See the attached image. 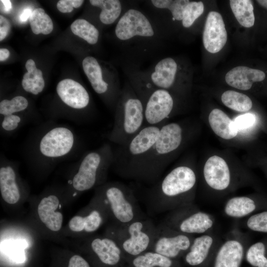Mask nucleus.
I'll return each instance as SVG.
<instances>
[{"label": "nucleus", "instance_id": "f257e3e1", "mask_svg": "<svg viewBox=\"0 0 267 267\" xmlns=\"http://www.w3.org/2000/svg\"><path fill=\"white\" fill-rule=\"evenodd\" d=\"M185 136L182 125L176 122L166 123L152 147L123 178L146 183H155L182 147Z\"/></svg>", "mask_w": 267, "mask_h": 267}, {"label": "nucleus", "instance_id": "f03ea898", "mask_svg": "<svg viewBox=\"0 0 267 267\" xmlns=\"http://www.w3.org/2000/svg\"><path fill=\"white\" fill-rule=\"evenodd\" d=\"M197 182V174L192 167L177 166L147 192L146 202L149 209L160 213L193 204Z\"/></svg>", "mask_w": 267, "mask_h": 267}, {"label": "nucleus", "instance_id": "7ed1b4c3", "mask_svg": "<svg viewBox=\"0 0 267 267\" xmlns=\"http://www.w3.org/2000/svg\"><path fill=\"white\" fill-rule=\"evenodd\" d=\"M79 138L68 126L53 122L38 130L28 145L29 162L50 165L70 156L78 148Z\"/></svg>", "mask_w": 267, "mask_h": 267}, {"label": "nucleus", "instance_id": "20e7f679", "mask_svg": "<svg viewBox=\"0 0 267 267\" xmlns=\"http://www.w3.org/2000/svg\"><path fill=\"white\" fill-rule=\"evenodd\" d=\"M115 109L113 126L107 137L123 146L144 127V106L134 88L127 86L121 90Z\"/></svg>", "mask_w": 267, "mask_h": 267}, {"label": "nucleus", "instance_id": "39448f33", "mask_svg": "<svg viewBox=\"0 0 267 267\" xmlns=\"http://www.w3.org/2000/svg\"><path fill=\"white\" fill-rule=\"evenodd\" d=\"M114 150L109 143L85 153L78 161L70 184L73 189L84 192L102 184L112 166Z\"/></svg>", "mask_w": 267, "mask_h": 267}, {"label": "nucleus", "instance_id": "423d86ee", "mask_svg": "<svg viewBox=\"0 0 267 267\" xmlns=\"http://www.w3.org/2000/svg\"><path fill=\"white\" fill-rule=\"evenodd\" d=\"M157 225L145 217L126 224H114L109 231L122 251L126 262L144 252L150 251Z\"/></svg>", "mask_w": 267, "mask_h": 267}, {"label": "nucleus", "instance_id": "0eeeda50", "mask_svg": "<svg viewBox=\"0 0 267 267\" xmlns=\"http://www.w3.org/2000/svg\"><path fill=\"white\" fill-rule=\"evenodd\" d=\"M98 194L115 224H126L145 218L134 191L125 184H105L99 189Z\"/></svg>", "mask_w": 267, "mask_h": 267}, {"label": "nucleus", "instance_id": "6e6552de", "mask_svg": "<svg viewBox=\"0 0 267 267\" xmlns=\"http://www.w3.org/2000/svg\"><path fill=\"white\" fill-rule=\"evenodd\" d=\"M165 123L144 126L127 144L119 146L114 151L112 166L117 174L123 178L128 170L152 147Z\"/></svg>", "mask_w": 267, "mask_h": 267}, {"label": "nucleus", "instance_id": "1a4fd4ad", "mask_svg": "<svg viewBox=\"0 0 267 267\" xmlns=\"http://www.w3.org/2000/svg\"><path fill=\"white\" fill-rule=\"evenodd\" d=\"M162 222L183 233L203 234L213 231L215 219L193 203L169 212Z\"/></svg>", "mask_w": 267, "mask_h": 267}, {"label": "nucleus", "instance_id": "9d476101", "mask_svg": "<svg viewBox=\"0 0 267 267\" xmlns=\"http://www.w3.org/2000/svg\"><path fill=\"white\" fill-rule=\"evenodd\" d=\"M202 176L209 189L218 194H224L245 184L248 177L242 172L231 170L221 157L214 155L204 165Z\"/></svg>", "mask_w": 267, "mask_h": 267}, {"label": "nucleus", "instance_id": "9b49d317", "mask_svg": "<svg viewBox=\"0 0 267 267\" xmlns=\"http://www.w3.org/2000/svg\"><path fill=\"white\" fill-rule=\"evenodd\" d=\"M134 90L143 104L144 126L166 123L175 106V100L171 92L144 85L136 87Z\"/></svg>", "mask_w": 267, "mask_h": 267}, {"label": "nucleus", "instance_id": "f8f14e48", "mask_svg": "<svg viewBox=\"0 0 267 267\" xmlns=\"http://www.w3.org/2000/svg\"><path fill=\"white\" fill-rule=\"evenodd\" d=\"M194 238L193 235L180 232L162 222L157 225L150 251L179 261L188 250Z\"/></svg>", "mask_w": 267, "mask_h": 267}, {"label": "nucleus", "instance_id": "ddd939ff", "mask_svg": "<svg viewBox=\"0 0 267 267\" xmlns=\"http://www.w3.org/2000/svg\"><path fill=\"white\" fill-rule=\"evenodd\" d=\"M249 246L248 235L232 229L220 245L212 267H241Z\"/></svg>", "mask_w": 267, "mask_h": 267}, {"label": "nucleus", "instance_id": "4468645a", "mask_svg": "<svg viewBox=\"0 0 267 267\" xmlns=\"http://www.w3.org/2000/svg\"><path fill=\"white\" fill-rule=\"evenodd\" d=\"M222 242L213 231L195 237L182 257L184 262L190 267H212Z\"/></svg>", "mask_w": 267, "mask_h": 267}, {"label": "nucleus", "instance_id": "2eb2a0df", "mask_svg": "<svg viewBox=\"0 0 267 267\" xmlns=\"http://www.w3.org/2000/svg\"><path fill=\"white\" fill-rule=\"evenodd\" d=\"M115 33L119 40L127 41L136 37H152L155 32L150 21L142 12L131 8L119 19Z\"/></svg>", "mask_w": 267, "mask_h": 267}, {"label": "nucleus", "instance_id": "dca6fc26", "mask_svg": "<svg viewBox=\"0 0 267 267\" xmlns=\"http://www.w3.org/2000/svg\"><path fill=\"white\" fill-rule=\"evenodd\" d=\"M29 106L27 99L17 95L10 99H4L0 102V129L1 133L10 134L19 129L27 121L22 113Z\"/></svg>", "mask_w": 267, "mask_h": 267}, {"label": "nucleus", "instance_id": "f3484780", "mask_svg": "<svg viewBox=\"0 0 267 267\" xmlns=\"http://www.w3.org/2000/svg\"><path fill=\"white\" fill-rule=\"evenodd\" d=\"M265 210H267V197L258 195L232 197L227 200L223 208L224 214L233 219H245Z\"/></svg>", "mask_w": 267, "mask_h": 267}, {"label": "nucleus", "instance_id": "a211bd4d", "mask_svg": "<svg viewBox=\"0 0 267 267\" xmlns=\"http://www.w3.org/2000/svg\"><path fill=\"white\" fill-rule=\"evenodd\" d=\"M227 34L222 17L215 11H210L207 17L203 34L205 48L211 53L219 52L225 45Z\"/></svg>", "mask_w": 267, "mask_h": 267}, {"label": "nucleus", "instance_id": "6ab92c4d", "mask_svg": "<svg viewBox=\"0 0 267 267\" xmlns=\"http://www.w3.org/2000/svg\"><path fill=\"white\" fill-rule=\"evenodd\" d=\"M0 192L2 199L7 203H17L21 195V188L18 179L14 161L1 154L0 158Z\"/></svg>", "mask_w": 267, "mask_h": 267}, {"label": "nucleus", "instance_id": "aec40b11", "mask_svg": "<svg viewBox=\"0 0 267 267\" xmlns=\"http://www.w3.org/2000/svg\"><path fill=\"white\" fill-rule=\"evenodd\" d=\"M92 252L103 265L109 267H125V256L117 243L109 237L93 239L90 242Z\"/></svg>", "mask_w": 267, "mask_h": 267}, {"label": "nucleus", "instance_id": "412c9836", "mask_svg": "<svg viewBox=\"0 0 267 267\" xmlns=\"http://www.w3.org/2000/svg\"><path fill=\"white\" fill-rule=\"evenodd\" d=\"M56 93L61 101L72 109L82 110L89 105L88 92L81 84L73 80L65 79L60 81L56 87Z\"/></svg>", "mask_w": 267, "mask_h": 267}, {"label": "nucleus", "instance_id": "4be33fe9", "mask_svg": "<svg viewBox=\"0 0 267 267\" xmlns=\"http://www.w3.org/2000/svg\"><path fill=\"white\" fill-rule=\"evenodd\" d=\"M82 65L93 89L97 94L108 98L115 109L120 95L113 91L109 84L103 79L101 67L96 59L87 56L83 60Z\"/></svg>", "mask_w": 267, "mask_h": 267}, {"label": "nucleus", "instance_id": "5701e85b", "mask_svg": "<svg viewBox=\"0 0 267 267\" xmlns=\"http://www.w3.org/2000/svg\"><path fill=\"white\" fill-rule=\"evenodd\" d=\"M177 72L176 61L172 57L164 58L156 64L149 80L143 85L170 91L174 86Z\"/></svg>", "mask_w": 267, "mask_h": 267}, {"label": "nucleus", "instance_id": "b1692460", "mask_svg": "<svg viewBox=\"0 0 267 267\" xmlns=\"http://www.w3.org/2000/svg\"><path fill=\"white\" fill-rule=\"evenodd\" d=\"M266 74L263 71L245 66H236L225 75V80L230 86L242 90L250 89L254 83L263 81Z\"/></svg>", "mask_w": 267, "mask_h": 267}, {"label": "nucleus", "instance_id": "393cba45", "mask_svg": "<svg viewBox=\"0 0 267 267\" xmlns=\"http://www.w3.org/2000/svg\"><path fill=\"white\" fill-rule=\"evenodd\" d=\"M60 201L58 197L50 194L42 199L38 206V214L41 222L49 229L59 231L62 225L63 215L56 211Z\"/></svg>", "mask_w": 267, "mask_h": 267}, {"label": "nucleus", "instance_id": "a878e982", "mask_svg": "<svg viewBox=\"0 0 267 267\" xmlns=\"http://www.w3.org/2000/svg\"><path fill=\"white\" fill-rule=\"evenodd\" d=\"M208 121L214 133L222 139H231L238 133L234 121L221 109H213L209 114Z\"/></svg>", "mask_w": 267, "mask_h": 267}, {"label": "nucleus", "instance_id": "bb28decb", "mask_svg": "<svg viewBox=\"0 0 267 267\" xmlns=\"http://www.w3.org/2000/svg\"><path fill=\"white\" fill-rule=\"evenodd\" d=\"M130 267H182L180 261L148 251L127 262Z\"/></svg>", "mask_w": 267, "mask_h": 267}, {"label": "nucleus", "instance_id": "cd10ccee", "mask_svg": "<svg viewBox=\"0 0 267 267\" xmlns=\"http://www.w3.org/2000/svg\"><path fill=\"white\" fill-rule=\"evenodd\" d=\"M229 4L235 17L241 26L250 28L254 25L255 16L252 0H230Z\"/></svg>", "mask_w": 267, "mask_h": 267}, {"label": "nucleus", "instance_id": "c85d7f7f", "mask_svg": "<svg viewBox=\"0 0 267 267\" xmlns=\"http://www.w3.org/2000/svg\"><path fill=\"white\" fill-rule=\"evenodd\" d=\"M90 3L99 7L100 21L106 25L114 23L120 16L122 10L121 2L118 0H90Z\"/></svg>", "mask_w": 267, "mask_h": 267}, {"label": "nucleus", "instance_id": "c756f323", "mask_svg": "<svg viewBox=\"0 0 267 267\" xmlns=\"http://www.w3.org/2000/svg\"><path fill=\"white\" fill-rule=\"evenodd\" d=\"M244 259L251 267H267V237L249 245Z\"/></svg>", "mask_w": 267, "mask_h": 267}, {"label": "nucleus", "instance_id": "7c9ffc66", "mask_svg": "<svg viewBox=\"0 0 267 267\" xmlns=\"http://www.w3.org/2000/svg\"><path fill=\"white\" fill-rule=\"evenodd\" d=\"M223 104L230 109L239 112H246L252 107L253 103L247 95L233 90L224 91L221 96Z\"/></svg>", "mask_w": 267, "mask_h": 267}, {"label": "nucleus", "instance_id": "2f4dec72", "mask_svg": "<svg viewBox=\"0 0 267 267\" xmlns=\"http://www.w3.org/2000/svg\"><path fill=\"white\" fill-rule=\"evenodd\" d=\"M31 30L36 35L42 33L44 35L50 34L53 28V22L44 9L41 8L32 11L29 18Z\"/></svg>", "mask_w": 267, "mask_h": 267}, {"label": "nucleus", "instance_id": "473e14b6", "mask_svg": "<svg viewBox=\"0 0 267 267\" xmlns=\"http://www.w3.org/2000/svg\"><path fill=\"white\" fill-rule=\"evenodd\" d=\"M72 33L85 40L90 44L97 43L99 31L96 27L84 19H78L70 26Z\"/></svg>", "mask_w": 267, "mask_h": 267}, {"label": "nucleus", "instance_id": "72a5a7b5", "mask_svg": "<svg viewBox=\"0 0 267 267\" xmlns=\"http://www.w3.org/2000/svg\"><path fill=\"white\" fill-rule=\"evenodd\" d=\"M22 87L25 91L37 95L41 92L45 83L41 70L37 68L31 72L25 73L22 80Z\"/></svg>", "mask_w": 267, "mask_h": 267}, {"label": "nucleus", "instance_id": "f704fd0d", "mask_svg": "<svg viewBox=\"0 0 267 267\" xmlns=\"http://www.w3.org/2000/svg\"><path fill=\"white\" fill-rule=\"evenodd\" d=\"M189 1V0H151L154 7L169 10L172 15L173 19L177 21H182L184 10Z\"/></svg>", "mask_w": 267, "mask_h": 267}, {"label": "nucleus", "instance_id": "c9c22d12", "mask_svg": "<svg viewBox=\"0 0 267 267\" xmlns=\"http://www.w3.org/2000/svg\"><path fill=\"white\" fill-rule=\"evenodd\" d=\"M242 224L249 230L267 233V210L258 212L245 218Z\"/></svg>", "mask_w": 267, "mask_h": 267}, {"label": "nucleus", "instance_id": "e433bc0d", "mask_svg": "<svg viewBox=\"0 0 267 267\" xmlns=\"http://www.w3.org/2000/svg\"><path fill=\"white\" fill-rule=\"evenodd\" d=\"M204 5L201 1H190L183 12L182 24L185 28L191 27L203 13Z\"/></svg>", "mask_w": 267, "mask_h": 267}, {"label": "nucleus", "instance_id": "4c0bfd02", "mask_svg": "<svg viewBox=\"0 0 267 267\" xmlns=\"http://www.w3.org/2000/svg\"><path fill=\"white\" fill-rule=\"evenodd\" d=\"M102 213L99 210L94 209L84 217L85 231L88 233L93 232L99 228L103 220Z\"/></svg>", "mask_w": 267, "mask_h": 267}, {"label": "nucleus", "instance_id": "58836bf2", "mask_svg": "<svg viewBox=\"0 0 267 267\" xmlns=\"http://www.w3.org/2000/svg\"><path fill=\"white\" fill-rule=\"evenodd\" d=\"M233 121L239 132L252 127L256 123V118L253 114L246 113L238 116Z\"/></svg>", "mask_w": 267, "mask_h": 267}, {"label": "nucleus", "instance_id": "ea45409f", "mask_svg": "<svg viewBox=\"0 0 267 267\" xmlns=\"http://www.w3.org/2000/svg\"><path fill=\"white\" fill-rule=\"evenodd\" d=\"M83 0H60L57 2V8L62 13H69L73 8L80 7L84 2Z\"/></svg>", "mask_w": 267, "mask_h": 267}, {"label": "nucleus", "instance_id": "a19ab883", "mask_svg": "<svg viewBox=\"0 0 267 267\" xmlns=\"http://www.w3.org/2000/svg\"><path fill=\"white\" fill-rule=\"evenodd\" d=\"M69 227L73 231L81 232L85 230L84 217L76 216L69 222Z\"/></svg>", "mask_w": 267, "mask_h": 267}, {"label": "nucleus", "instance_id": "79ce46f5", "mask_svg": "<svg viewBox=\"0 0 267 267\" xmlns=\"http://www.w3.org/2000/svg\"><path fill=\"white\" fill-rule=\"evenodd\" d=\"M68 267H90V266L82 256L76 255L70 259Z\"/></svg>", "mask_w": 267, "mask_h": 267}, {"label": "nucleus", "instance_id": "37998d69", "mask_svg": "<svg viewBox=\"0 0 267 267\" xmlns=\"http://www.w3.org/2000/svg\"><path fill=\"white\" fill-rule=\"evenodd\" d=\"M10 29L9 21L1 15H0V41L3 40L8 34Z\"/></svg>", "mask_w": 267, "mask_h": 267}, {"label": "nucleus", "instance_id": "c03bdc74", "mask_svg": "<svg viewBox=\"0 0 267 267\" xmlns=\"http://www.w3.org/2000/svg\"><path fill=\"white\" fill-rule=\"evenodd\" d=\"M25 67L28 72H31L36 68L35 61L32 59H28L26 62Z\"/></svg>", "mask_w": 267, "mask_h": 267}, {"label": "nucleus", "instance_id": "a18cd8bd", "mask_svg": "<svg viewBox=\"0 0 267 267\" xmlns=\"http://www.w3.org/2000/svg\"><path fill=\"white\" fill-rule=\"evenodd\" d=\"M10 55L9 51L6 48L0 49V61H3L7 59Z\"/></svg>", "mask_w": 267, "mask_h": 267}, {"label": "nucleus", "instance_id": "49530a36", "mask_svg": "<svg viewBox=\"0 0 267 267\" xmlns=\"http://www.w3.org/2000/svg\"><path fill=\"white\" fill-rule=\"evenodd\" d=\"M32 11L30 9H25L22 13L20 16V20L22 22L26 21L28 18H30L31 14L32 13Z\"/></svg>", "mask_w": 267, "mask_h": 267}, {"label": "nucleus", "instance_id": "de8ad7c7", "mask_svg": "<svg viewBox=\"0 0 267 267\" xmlns=\"http://www.w3.org/2000/svg\"><path fill=\"white\" fill-rule=\"evenodd\" d=\"M0 2L3 5L4 10L5 12L8 13L10 11L12 6L10 0H1Z\"/></svg>", "mask_w": 267, "mask_h": 267}, {"label": "nucleus", "instance_id": "09e8293b", "mask_svg": "<svg viewBox=\"0 0 267 267\" xmlns=\"http://www.w3.org/2000/svg\"><path fill=\"white\" fill-rule=\"evenodd\" d=\"M257 2L260 5L267 9V0H258Z\"/></svg>", "mask_w": 267, "mask_h": 267}, {"label": "nucleus", "instance_id": "8fccbe9b", "mask_svg": "<svg viewBox=\"0 0 267 267\" xmlns=\"http://www.w3.org/2000/svg\"><path fill=\"white\" fill-rule=\"evenodd\" d=\"M125 267H130L127 264Z\"/></svg>", "mask_w": 267, "mask_h": 267}, {"label": "nucleus", "instance_id": "3c124183", "mask_svg": "<svg viewBox=\"0 0 267 267\" xmlns=\"http://www.w3.org/2000/svg\"></svg>", "mask_w": 267, "mask_h": 267}, {"label": "nucleus", "instance_id": "603ef678", "mask_svg": "<svg viewBox=\"0 0 267 267\" xmlns=\"http://www.w3.org/2000/svg\"></svg>", "mask_w": 267, "mask_h": 267}]
</instances>
